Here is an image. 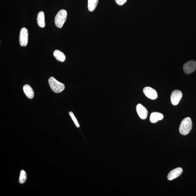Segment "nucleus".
Wrapping results in <instances>:
<instances>
[{"label":"nucleus","mask_w":196,"mask_h":196,"mask_svg":"<svg viewBox=\"0 0 196 196\" xmlns=\"http://www.w3.org/2000/svg\"><path fill=\"white\" fill-rule=\"evenodd\" d=\"M192 128V122L190 118H185L181 121L179 128L180 133L183 135H186L189 133Z\"/></svg>","instance_id":"f257e3e1"},{"label":"nucleus","mask_w":196,"mask_h":196,"mask_svg":"<svg viewBox=\"0 0 196 196\" xmlns=\"http://www.w3.org/2000/svg\"><path fill=\"white\" fill-rule=\"evenodd\" d=\"M48 82L51 89L54 92L60 93L64 90L65 85L58 81L54 77H50L49 79Z\"/></svg>","instance_id":"f03ea898"},{"label":"nucleus","mask_w":196,"mask_h":196,"mask_svg":"<svg viewBox=\"0 0 196 196\" xmlns=\"http://www.w3.org/2000/svg\"><path fill=\"white\" fill-rule=\"evenodd\" d=\"M67 16V13L66 10H61L59 11L56 15L54 19V23L56 26L58 28H61L66 21Z\"/></svg>","instance_id":"7ed1b4c3"},{"label":"nucleus","mask_w":196,"mask_h":196,"mask_svg":"<svg viewBox=\"0 0 196 196\" xmlns=\"http://www.w3.org/2000/svg\"><path fill=\"white\" fill-rule=\"evenodd\" d=\"M28 31L25 27L22 28L20 31L19 36V43L22 47L27 46L28 43Z\"/></svg>","instance_id":"20e7f679"},{"label":"nucleus","mask_w":196,"mask_h":196,"mask_svg":"<svg viewBox=\"0 0 196 196\" xmlns=\"http://www.w3.org/2000/svg\"><path fill=\"white\" fill-rule=\"evenodd\" d=\"M182 97V93L181 91L178 90L173 91L171 96V101L172 104L174 105H177Z\"/></svg>","instance_id":"39448f33"},{"label":"nucleus","mask_w":196,"mask_h":196,"mask_svg":"<svg viewBox=\"0 0 196 196\" xmlns=\"http://www.w3.org/2000/svg\"><path fill=\"white\" fill-rule=\"evenodd\" d=\"M183 70L187 74L192 73L196 70V62L190 60L185 63L183 66Z\"/></svg>","instance_id":"423d86ee"},{"label":"nucleus","mask_w":196,"mask_h":196,"mask_svg":"<svg viewBox=\"0 0 196 196\" xmlns=\"http://www.w3.org/2000/svg\"><path fill=\"white\" fill-rule=\"evenodd\" d=\"M143 93L149 99L155 100L158 97L157 91L151 87H147L143 89Z\"/></svg>","instance_id":"0eeeda50"},{"label":"nucleus","mask_w":196,"mask_h":196,"mask_svg":"<svg viewBox=\"0 0 196 196\" xmlns=\"http://www.w3.org/2000/svg\"><path fill=\"white\" fill-rule=\"evenodd\" d=\"M136 111L141 119H146L148 115V111L143 105L139 103L136 106Z\"/></svg>","instance_id":"6e6552de"},{"label":"nucleus","mask_w":196,"mask_h":196,"mask_svg":"<svg viewBox=\"0 0 196 196\" xmlns=\"http://www.w3.org/2000/svg\"><path fill=\"white\" fill-rule=\"evenodd\" d=\"M183 172L182 168H178L171 171L168 173V180L172 181L176 178L182 174Z\"/></svg>","instance_id":"1a4fd4ad"},{"label":"nucleus","mask_w":196,"mask_h":196,"mask_svg":"<svg viewBox=\"0 0 196 196\" xmlns=\"http://www.w3.org/2000/svg\"><path fill=\"white\" fill-rule=\"evenodd\" d=\"M24 92L29 99H32L34 97V93L32 88L30 85L26 84L23 87Z\"/></svg>","instance_id":"9d476101"},{"label":"nucleus","mask_w":196,"mask_h":196,"mask_svg":"<svg viewBox=\"0 0 196 196\" xmlns=\"http://www.w3.org/2000/svg\"><path fill=\"white\" fill-rule=\"evenodd\" d=\"M163 118V116L162 114L159 112H154L151 114L150 120L152 123H155L158 121L161 120Z\"/></svg>","instance_id":"9b49d317"},{"label":"nucleus","mask_w":196,"mask_h":196,"mask_svg":"<svg viewBox=\"0 0 196 196\" xmlns=\"http://www.w3.org/2000/svg\"><path fill=\"white\" fill-rule=\"evenodd\" d=\"M37 20L38 25L41 28H44L45 25L44 12L42 11L40 12L38 14Z\"/></svg>","instance_id":"f8f14e48"},{"label":"nucleus","mask_w":196,"mask_h":196,"mask_svg":"<svg viewBox=\"0 0 196 196\" xmlns=\"http://www.w3.org/2000/svg\"><path fill=\"white\" fill-rule=\"evenodd\" d=\"M54 55L57 60L63 62L66 59V57L63 52L59 50H55L54 52Z\"/></svg>","instance_id":"ddd939ff"},{"label":"nucleus","mask_w":196,"mask_h":196,"mask_svg":"<svg viewBox=\"0 0 196 196\" xmlns=\"http://www.w3.org/2000/svg\"><path fill=\"white\" fill-rule=\"evenodd\" d=\"M99 0H88V9L90 12L93 11L98 5Z\"/></svg>","instance_id":"4468645a"},{"label":"nucleus","mask_w":196,"mask_h":196,"mask_svg":"<svg viewBox=\"0 0 196 196\" xmlns=\"http://www.w3.org/2000/svg\"><path fill=\"white\" fill-rule=\"evenodd\" d=\"M27 178L26 172L24 170H21L20 174L19 182L21 184H23L26 181Z\"/></svg>","instance_id":"2eb2a0df"},{"label":"nucleus","mask_w":196,"mask_h":196,"mask_svg":"<svg viewBox=\"0 0 196 196\" xmlns=\"http://www.w3.org/2000/svg\"><path fill=\"white\" fill-rule=\"evenodd\" d=\"M69 114H70V117H71V118L72 120L74 122V124H75V125H76V126L77 127V128H79L80 125L79 122H78V121L77 120V119H76L75 116H74L73 113L72 112H69Z\"/></svg>","instance_id":"dca6fc26"},{"label":"nucleus","mask_w":196,"mask_h":196,"mask_svg":"<svg viewBox=\"0 0 196 196\" xmlns=\"http://www.w3.org/2000/svg\"><path fill=\"white\" fill-rule=\"evenodd\" d=\"M127 0H115L116 2L117 5H122L126 3Z\"/></svg>","instance_id":"f3484780"}]
</instances>
